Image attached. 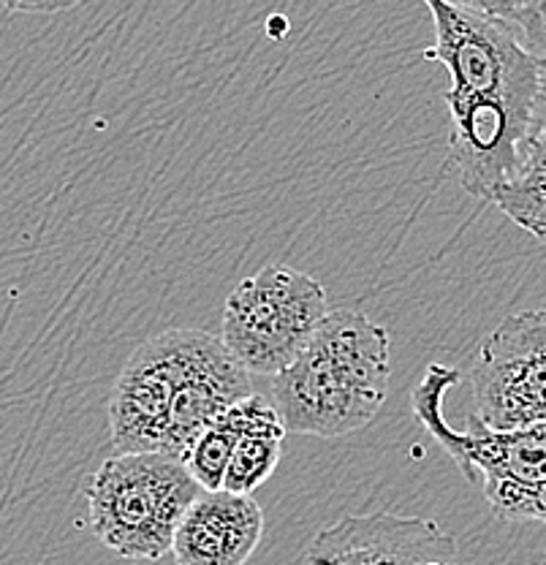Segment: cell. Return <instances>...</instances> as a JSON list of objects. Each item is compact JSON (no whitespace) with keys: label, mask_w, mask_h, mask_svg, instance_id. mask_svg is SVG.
<instances>
[{"label":"cell","mask_w":546,"mask_h":565,"mask_svg":"<svg viewBox=\"0 0 546 565\" xmlns=\"http://www.w3.org/2000/svg\"><path fill=\"white\" fill-rule=\"evenodd\" d=\"M436 41L421 52L451 76L449 158L460 185L495 202L546 117V66L484 3L427 0Z\"/></svg>","instance_id":"cell-1"},{"label":"cell","mask_w":546,"mask_h":565,"mask_svg":"<svg viewBox=\"0 0 546 565\" xmlns=\"http://www.w3.org/2000/svg\"><path fill=\"white\" fill-rule=\"evenodd\" d=\"M389 375V332L360 310H332L302 356L275 375L269 397L289 435L343 438L375 419Z\"/></svg>","instance_id":"cell-2"},{"label":"cell","mask_w":546,"mask_h":565,"mask_svg":"<svg viewBox=\"0 0 546 565\" xmlns=\"http://www.w3.org/2000/svg\"><path fill=\"white\" fill-rule=\"evenodd\" d=\"M460 373L430 364L410 394L421 427L454 459L465 481H481L492 514L511 522H542L546 527V424L520 429H492L471 416L465 433L443 416V399Z\"/></svg>","instance_id":"cell-3"},{"label":"cell","mask_w":546,"mask_h":565,"mask_svg":"<svg viewBox=\"0 0 546 565\" xmlns=\"http://www.w3.org/2000/svg\"><path fill=\"white\" fill-rule=\"evenodd\" d=\"M202 492L182 459L115 455L87 479V516L109 552L156 563L172 555L182 516Z\"/></svg>","instance_id":"cell-4"},{"label":"cell","mask_w":546,"mask_h":565,"mask_svg":"<svg viewBox=\"0 0 546 565\" xmlns=\"http://www.w3.org/2000/svg\"><path fill=\"white\" fill-rule=\"evenodd\" d=\"M329 313L319 280L267 264L228 294L221 340L248 373L275 379L302 356Z\"/></svg>","instance_id":"cell-5"},{"label":"cell","mask_w":546,"mask_h":565,"mask_svg":"<svg viewBox=\"0 0 546 565\" xmlns=\"http://www.w3.org/2000/svg\"><path fill=\"white\" fill-rule=\"evenodd\" d=\"M475 416L492 429L546 424V308L503 318L471 367Z\"/></svg>","instance_id":"cell-6"},{"label":"cell","mask_w":546,"mask_h":565,"mask_svg":"<svg viewBox=\"0 0 546 565\" xmlns=\"http://www.w3.org/2000/svg\"><path fill=\"white\" fill-rule=\"evenodd\" d=\"M188 329H167L139 345L117 375L109 433L117 455H161L167 446Z\"/></svg>","instance_id":"cell-7"},{"label":"cell","mask_w":546,"mask_h":565,"mask_svg":"<svg viewBox=\"0 0 546 565\" xmlns=\"http://www.w3.org/2000/svg\"><path fill=\"white\" fill-rule=\"evenodd\" d=\"M313 565H430L457 563V541L436 520L389 511L343 516L310 544Z\"/></svg>","instance_id":"cell-8"},{"label":"cell","mask_w":546,"mask_h":565,"mask_svg":"<svg viewBox=\"0 0 546 565\" xmlns=\"http://www.w3.org/2000/svg\"><path fill=\"white\" fill-rule=\"evenodd\" d=\"M250 394V373L228 353L223 340L202 329H188L167 446L161 455L185 459L204 429L213 427L228 408Z\"/></svg>","instance_id":"cell-9"},{"label":"cell","mask_w":546,"mask_h":565,"mask_svg":"<svg viewBox=\"0 0 546 565\" xmlns=\"http://www.w3.org/2000/svg\"><path fill=\"white\" fill-rule=\"evenodd\" d=\"M264 535V511L250 494L202 492L174 533L178 565H245Z\"/></svg>","instance_id":"cell-10"},{"label":"cell","mask_w":546,"mask_h":565,"mask_svg":"<svg viewBox=\"0 0 546 565\" xmlns=\"http://www.w3.org/2000/svg\"><path fill=\"white\" fill-rule=\"evenodd\" d=\"M267 408L269 399L250 394L248 399L228 408L213 427L204 429L202 438L191 446V451H188V457L182 462H185V468L191 470V476L204 492L223 490V479H226L234 449L243 440V435L261 419V414Z\"/></svg>","instance_id":"cell-11"},{"label":"cell","mask_w":546,"mask_h":565,"mask_svg":"<svg viewBox=\"0 0 546 565\" xmlns=\"http://www.w3.org/2000/svg\"><path fill=\"white\" fill-rule=\"evenodd\" d=\"M492 204L531 237L546 243V117L522 158L520 172L497 191Z\"/></svg>","instance_id":"cell-12"},{"label":"cell","mask_w":546,"mask_h":565,"mask_svg":"<svg viewBox=\"0 0 546 565\" xmlns=\"http://www.w3.org/2000/svg\"><path fill=\"white\" fill-rule=\"evenodd\" d=\"M286 435L289 433H286L278 411L269 403L261 419L243 435V440L234 449L226 479H223V490L234 494H254V490H258L278 468Z\"/></svg>","instance_id":"cell-13"},{"label":"cell","mask_w":546,"mask_h":565,"mask_svg":"<svg viewBox=\"0 0 546 565\" xmlns=\"http://www.w3.org/2000/svg\"><path fill=\"white\" fill-rule=\"evenodd\" d=\"M492 14L503 17L533 57L546 63V0H527V3H484Z\"/></svg>","instance_id":"cell-14"},{"label":"cell","mask_w":546,"mask_h":565,"mask_svg":"<svg viewBox=\"0 0 546 565\" xmlns=\"http://www.w3.org/2000/svg\"><path fill=\"white\" fill-rule=\"evenodd\" d=\"M430 565H457V563H430Z\"/></svg>","instance_id":"cell-15"},{"label":"cell","mask_w":546,"mask_h":565,"mask_svg":"<svg viewBox=\"0 0 546 565\" xmlns=\"http://www.w3.org/2000/svg\"><path fill=\"white\" fill-rule=\"evenodd\" d=\"M308 565H313V563H308Z\"/></svg>","instance_id":"cell-16"}]
</instances>
